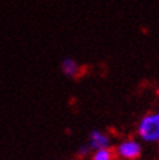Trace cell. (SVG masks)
<instances>
[{"label":"cell","instance_id":"6da1fadb","mask_svg":"<svg viewBox=\"0 0 159 160\" xmlns=\"http://www.w3.org/2000/svg\"><path fill=\"white\" fill-rule=\"evenodd\" d=\"M136 133L141 142L159 143V111L142 115L136 125Z\"/></svg>","mask_w":159,"mask_h":160},{"label":"cell","instance_id":"7a4b0ae2","mask_svg":"<svg viewBox=\"0 0 159 160\" xmlns=\"http://www.w3.org/2000/svg\"><path fill=\"white\" fill-rule=\"evenodd\" d=\"M115 155L121 160H138L142 156V143L136 138H124L114 148Z\"/></svg>","mask_w":159,"mask_h":160},{"label":"cell","instance_id":"3957f363","mask_svg":"<svg viewBox=\"0 0 159 160\" xmlns=\"http://www.w3.org/2000/svg\"><path fill=\"white\" fill-rule=\"evenodd\" d=\"M87 145L90 146L93 151L102 150V148H110L111 147V137L103 130L94 129L87 135Z\"/></svg>","mask_w":159,"mask_h":160},{"label":"cell","instance_id":"277c9868","mask_svg":"<svg viewBox=\"0 0 159 160\" xmlns=\"http://www.w3.org/2000/svg\"><path fill=\"white\" fill-rule=\"evenodd\" d=\"M60 69H61V73L68 78H77L82 73L81 65L72 58H65L63 60L60 64Z\"/></svg>","mask_w":159,"mask_h":160},{"label":"cell","instance_id":"5b68a950","mask_svg":"<svg viewBox=\"0 0 159 160\" xmlns=\"http://www.w3.org/2000/svg\"><path fill=\"white\" fill-rule=\"evenodd\" d=\"M115 158L116 155L112 147L93 151L90 155V160H115Z\"/></svg>","mask_w":159,"mask_h":160},{"label":"cell","instance_id":"8992f818","mask_svg":"<svg viewBox=\"0 0 159 160\" xmlns=\"http://www.w3.org/2000/svg\"><path fill=\"white\" fill-rule=\"evenodd\" d=\"M91 152H93V150L90 148L89 145H87V142L86 143H82V145L77 148V156L81 158V159H86L87 156L91 155Z\"/></svg>","mask_w":159,"mask_h":160},{"label":"cell","instance_id":"52a82bcc","mask_svg":"<svg viewBox=\"0 0 159 160\" xmlns=\"http://www.w3.org/2000/svg\"><path fill=\"white\" fill-rule=\"evenodd\" d=\"M155 92H156V97L159 98V85L156 86V90H155Z\"/></svg>","mask_w":159,"mask_h":160},{"label":"cell","instance_id":"ba28073f","mask_svg":"<svg viewBox=\"0 0 159 160\" xmlns=\"http://www.w3.org/2000/svg\"><path fill=\"white\" fill-rule=\"evenodd\" d=\"M60 160H64V159H60Z\"/></svg>","mask_w":159,"mask_h":160},{"label":"cell","instance_id":"9c48e42d","mask_svg":"<svg viewBox=\"0 0 159 160\" xmlns=\"http://www.w3.org/2000/svg\"><path fill=\"white\" fill-rule=\"evenodd\" d=\"M158 145H159V143H158Z\"/></svg>","mask_w":159,"mask_h":160}]
</instances>
